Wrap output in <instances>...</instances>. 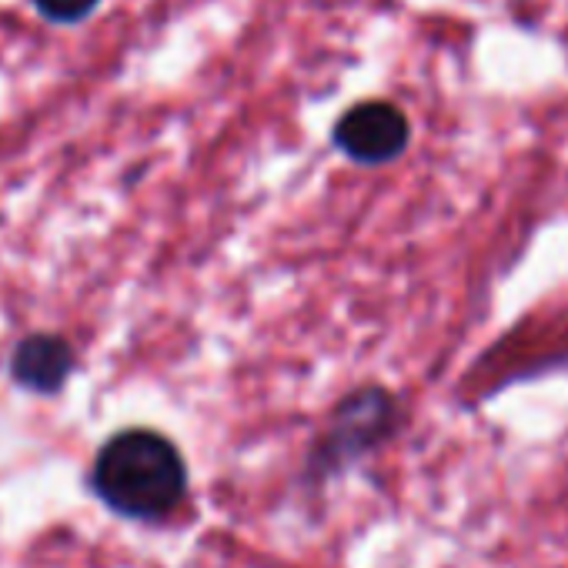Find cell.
Segmentation results:
<instances>
[{
  "instance_id": "1",
  "label": "cell",
  "mask_w": 568,
  "mask_h": 568,
  "mask_svg": "<svg viewBox=\"0 0 568 568\" xmlns=\"http://www.w3.org/2000/svg\"><path fill=\"white\" fill-rule=\"evenodd\" d=\"M91 491L121 518L164 521L187 498V465L168 435L124 428L101 445L91 465Z\"/></svg>"
},
{
  "instance_id": "2",
  "label": "cell",
  "mask_w": 568,
  "mask_h": 568,
  "mask_svg": "<svg viewBox=\"0 0 568 568\" xmlns=\"http://www.w3.org/2000/svg\"><path fill=\"white\" fill-rule=\"evenodd\" d=\"M402 425V405L392 392L378 385H365L338 402L322 438L308 455V485H322L365 455L378 452Z\"/></svg>"
},
{
  "instance_id": "3",
  "label": "cell",
  "mask_w": 568,
  "mask_h": 568,
  "mask_svg": "<svg viewBox=\"0 0 568 568\" xmlns=\"http://www.w3.org/2000/svg\"><path fill=\"white\" fill-rule=\"evenodd\" d=\"M408 118L385 101H368L352 108L338 128H335V144L362 164H385L395 161L408 148Z\"/></svg>"
},
{
  "instance_id": "4",
  "label": "cell",
  "mask_w": 568,
  "mask_h": 568,
  "mask_svg": "<svg viewBox=\"0 0 568 568\" xmlns=\"http://www.w3.org/2000/svg\"><path fill=\"white\" fill-rule=\"evenodd\" d=\"M78 368V355L71 348L68 338L51 335V332H38L28 335L24 342H18L14 355H11V378L14 385H21L24 392L34 395H58L68 378Z\"/></svg>"
},
{
  "instance_id": "5",
  "label": "cell",
  "mask_w": 568,
  "mask_h": 568,
  "mask_svg": "<svg viewBox=\"0 0 568 568\" xmlns=\"http://www.w3.org/2000/svg\"><path fill=\"white\" fill-rule=\"evenodd\" d=\"M34 8L54 24H78L98 8V0H34Z\"/></svg>"
}]
</instances>
